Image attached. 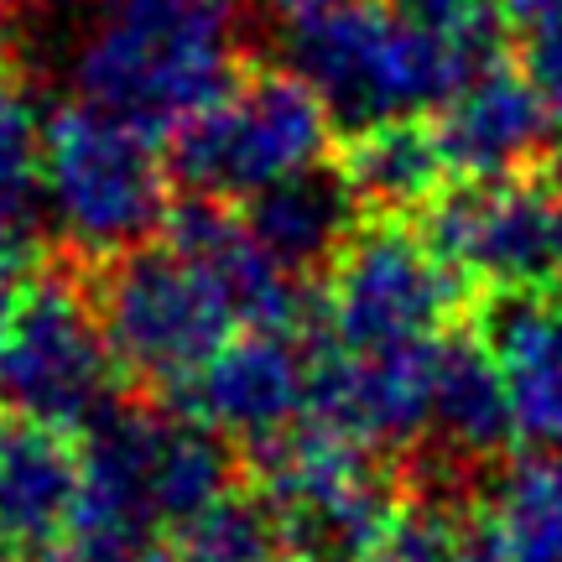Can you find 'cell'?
Returning <instances> with one entry per match:
<instances>
[{"mask_svg": "<svg viewBox=\"0 0 562 562\" xmlns=\"http://www.w3.org/2000/svg\"><path fill=\"white\" fill-rule=\"evenodd\" d=\"M100 323L125 375L182 391L245 328H292L297 281L224 203L178 209L157 240L110 261Z\"/></svg>", "mask_w": 562, "mask_h": 562, "instance_id": "1", "label": "cell"}, {"mask_svg": "<svg viewBox=\"0 0 562 562\" xmlns=\"http://www.w3.org/2000/svg\"><path fill=\"white\" fill-rule=\"evenodd\" d=\"M490 63V32H459L396 0H339L292 21L286 68L349 136L438 115V104Z\"/></svg>", "mask_w": 562, "mask_h": 562, "instance_id": "2", "label": "cell"}, {"mask_svg": "<svg viewBox=\"0 0 562 562\" xmlns=\"http://www.w3.org/2000/svg\"><path fill=\"white\" fill-rule=\"evenodd\" d=\"M83 104L140 131H182L240 79L235 0H104L68 53Z\"/></svg>", "mask_w": 562, "mask_h": 562, "instance_id": "3", "label": "cell"}, {"mask_svg": "<svg viewBox=\"0 0 562 562\" xmlns=\"http://www.w3.org/2000/svg\"><path fill=\"white\" fill-rule=\"evenodd\" d=\"M83 537H188L235 484L229 442L182 406H110L83 427Z\"/></svg>", "mask_w": 562, "mask_h": 562, "instance_id": "4", "label": "cell"}, {"mask_svg": "<svg viewBox=\"0 0 562 562\" xmlns=\"http://www.w3.org/2000/svg\"><path fill=\"white\" fill-rule=\"evenodd\" d=\"M167 161L151 131L100 104H68L42 131L47 229L89 261H121L167 229Z\"/></svg>", "mask_w": 562, "mask_h": 562, "instance_id": "5", "label": "cell"}, {"mask_svg": "<svg viewBox=\"0 0 562 562\" xmlns=\"http://www.w3.org/2000/svg\"><path fill=\"white\" fill-rule=\"evenodd\" d=\"M334 115L292 74H240L199 121L178 131L172 172L203 203H250L318 172L328 157Z\"/></svg>", "mask_w": 562, "mask_h": 562, "instance_id": "6", "label": "cell"}, {"mask_svg": "<svg viewBox=\"0 0 562 562\" xmlns=\"http://www.w3.org/2000/svg\"><path fill=\"white\" fill-rule=\"evenodd\" d=\"M261 516L277 542L307 562H364L402 510L381 453L360 448L323 422L261 448Z\"/></svg>", "mask_w": 562, "mask_h": 562, "instance_id": "7", "label": "cell"}, {"mask_svg": "<svg viewBox=\"0 0 562 562\" xmlns=\"http://www.w3.org/2000/svg\"><path fill=\"white\" fill-rule=\"evenodd\" d=\"M469 281L427 235L402 224L360 229L328 266L323 286V344L385 355L442 344L459 318Z\"/></svg>", "mask_w": 562, "mask_h": 562, "instance_id": "8", "label": "cell"}, {"mask_svg": "<svg viewBox=\"0 0 562 562\" xmlns=\"http://www.w3.org/2000/svg\"><path fill=\"white\" fill-rule=\"evenodd\" d=\"M115 370L100 307H89L79 286L32 277L0 302V402L16 406L21 422L58 432L89 427L115 406Z\"/></svg>", "mask_w": 562, "mask_h": 562, "instance_id": "9", "label": "cell"}, {"mask_svg": "<svg viewBox=\"0 0 562 562\" xmlns=\"http://www.w3.org/2000/svg\"><path fill=\"white\" fill-rule=\"evenodd\" d=\"M318 344L292 328H245L182 385V412L214 427L224 442L271 448L277 438L313 422Z\"/></svg>", "mask_w": 562, "mask_h": 562, "instance_id": "10", "label": "cell"}, {"mask_svg": "<svg viewBox=\"0 0 562 562\" xmlns=\"http://www.w3.org/2000/svg\"><path fill=\"white\" fill-rule=\"evenodd\" d=\"M438 140L442 167L463 182L521 178L542 146L558 136L552 104L526 68L484 63L438 104V121L427 125Z\"/></svg>", "mask_w": 562, "mask_h": 562, "instance_id": "11", "label": "cell"}, {"mask_svg": "<svg viewBox=\"0 0 562 562\" xmlns=\"http://www.w3.org/2000/svg\"><path fill=\"white\" fill-rule=\"evenodd\" d=\"M484 349L505 385L516 438L562 459V281L501 292L484 323Z\"/></svg>", "mask_w": 562, "mask_h": 562, "instance_id": "12", "label": "cell"}, {"mask_svg": "<svg viewBox=\"0 0 562 562\" xmlns=\"http://www.w3.org/2000/svg\"><path fill=\"white\" fill-rule=\"evenodd\" d=\"M83 453L68 432L42 422L0 427V542L21 552H47L79 531Z\"/></svg>", "mask_w": 562, "mask_h": 562, "instance_id": "13", "label": "cell"}, {"mask_svg": "<svg viewBox=\"0 0 562 562\" xmlns=\"http://www.w3.org/2000/svg\"><path fill=\"white\" fill-rule=\"evenodd\" d=\"M459 562H562V459L505 463L459 521Z\"/></svg>", "mask_w": 562, "mask_h": 562, "instance_id": "14", "label": "cell"}, {"mask_svg": "<svg viewBox=\"0 0 562 562\" xmlns=\"http://www.w3.org/2000/svg\"><path fill=\"white\" fill-rule=\"evenodd\" d=\"M355 220H360V203L349 193V182L339 172L318 167V172H307V178L286 182V188L250 203L245 229L266 250V261L297 281L307 271H318V266L339 261L344 245L360 235Z\"/></svg>", "mask_w": 562, "mask_h": 562, "instance_id": "15", "label": "cell"}, {"mask_svg": "<svg viewBox=\"0 0 562 562\" xmlns=\"http://www.w3.org/2000/svg\"><path fill=\"white\" fill-rule=\"evenodd\" d=\"M510 406L484 339H448L438 355L427 448L448 463H480L510 438Z\"/></svg>", "mask_w": 562, "mask_h": 562, "instance_id": "16", "label": "cell"}, {"mask_svg": "<svg viewBox=\"0 0 562 562\" xmlns=\"http://www.w3.org/2000/svg\"><path fill=\"white\" fill-rule=\"evenodd\" d=\"M339 178L349 182V193L360 209H375V214H406V209H432L438 203V188L448 178V167L438 157V140L432 131L417 121L406 125H375V131H360L344 151Z\"/></svg>", "mask_w": 562, "mask_h": 562, "instance_id": "17", "label": "cell"}, {"mask_svg": "<svg viewBox=\"0 0 562 562\" xmlns=\"http://www.w3.org/2000/svg\"><path fill=\"white\" fill-rule=\"evenodd\" d=\"M42 131L32 100L0 74V277L21 271L47 229L42 209Z\"/></svg>", "mask_w": 562, "mask_h": 562, "instance_id": "18", "label": "cell"}, {"mask_svg": "<svg viewBox=\"0 0 562 562\" xmlns=\"http://www.w3.org/2000/svg\"><path fill=\"white\" fill-rule=\"evenodd\" d=\"M182 562H307L277 542L256 501H224L182 537Z\"/></svg>", "mask_w": 562, "mask_h": 562, "instance_id": "19", "label": "cell"}, {"mask_svg": "<svg viewBox=\"0 0 562 562\" xmlns=\"http://www.w3.org/2000/svg\"><path fill=\"white\" fill-rule=\"evenodd\" d=\"M459 521L442 505H402L364 562H459Z\"/></svg>", "mask_w": 562, "mask_h": 562, "instance_id": "20", "label": "cell"}, {"mask_svg": "<svg viewBox=\"0 0 562 562\" xmlns=\"http://www.w3.org/2000/svg\"><path fill=\"white\" fill-rule=\"evenodd\" d=\"M32 562H161L151 542H115V537H74V542H58L37 552Z\"/></svg>", "mask_w": 562, "mask_h": 562, "instance_id": "21", "label": "cell"}, {"mask_svg": "<svg viewBox=\"0 0 562 562\" xmlns=\"http://www.w3.org/2000/svg\"><path fill=\"white\" fill-rule=\"evenodd\" d=\"M396 5L442 21V26H459V32H490V21L501 11V0H396Z\"/></svg>", "mask_w": 562, "mask_h": 562, "instance_id": "22", "label": "cell"}, {"mask_svg": "<svg viewBox=\"0 0 562 562\" xmlns=\"http://www.w3.org/2000/svg\"><path fill=\"white\" fill-rule=\"evenodd\" d=\"M250 5H261V11H271V16L302 21V16H313V11H323V5H339V0H250Z\"/></svg>", "mask_w": 562, "mask_h": 562, "instance_id": "23", "label": "cell"}, {"mask_svg": "<svg viewBox=\"0 0 562 562\" xmlns=\"http://www.w3.org/2000/svg\"><path fill=\"white\" fill-rule=\"evenodd\" d=\"M558 136H562V121H558ZM558 188H562V151H558Z\"/></svg>", "mask_w": 562, "mask_h": 562, "instance_id": "24", "label": "cell"}, {"mask_svg": "<svg viewBox=\"0 0 562 562\" xmlns=\"http://www.w3.org/2000/svg\"><path fill=\"white\" fill-rule=\"evenodd\" d=\"M5 552H11V547H5V542H0V562H5Z\"/></svg>", "mask_w": 562, "mask_h": 562, "instance_id": "25", "label": "cell"}, {"mask_svg": "<svg viewBox=\"0 0 562 562\" xmlns=\"http://www.w3.org/2000/svg\"><path fill=\"white\" fill-rule=\"evenodd\" d=\"M0 11H5V0H0Z\"/></svg>", "mask_w": 562, "mask_h": 562, "instance_id": "26", "label": "cell"}]
</instances>
